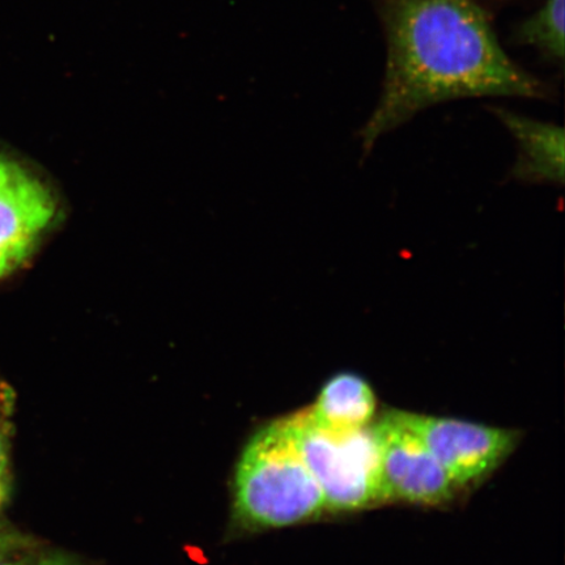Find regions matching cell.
<instances>
[{"label":"cell","mask_w":565,"mask_h":565,"mask_svg":"<svg viewBox=\"0 0 565 565\" xmlns=\"http://www.w3.org/2000/svg\"><path fill=\"white\" fill-rule=\"evenodd\" d=\"M479 4H482L487 11H490L493 9V7L497 6H504L507 3L512 2V0H477Z\"/></svg>","instance_id":"12"},{"label":"cell","mask_w":565,"mask_h":565,"mask_svg":"<svg viewBox=\"0 0 565 565\" xmlns=\"http://www.w3.org/2000/svg\"><path fill=\"white\" fill-rule=\"evenodd\" d=\"M10 162V159L9 158H6L3 157V154H0V171H2V169L9 164Z\"/></svg>","instance_id":"15"},{"label":"cell","mask_w":565,"mask_h":565,"mask_svg":"<svg viewBox=\"0 0 565 565\" xmlns=\"http://www.w3.org/2000/svg\"><path fill=\"white\" fill-rule=\"evenodd\" d=\"M31 565H71L66 561L61 559V557H46V559H42L38 563H32Z\"/></svg>","instance_id":"13"},{"label":"cell","mask_w":565,"mask_h":565,"mask_svg":"<svg viewBox=\"0 0 565 565\" xmlns=\"http://www.w3.org/2000/svg\"><path fill=\"white\" fill-rule=\"evenodd\" d=\"M565 0H546L539 10L515 26L514 44L532 47L543 58L563 66Z\"/></svg>","instance_id":"9"},{"label":"cell","mask_w":565,"mask_h":565,"mask_svg":"<svg viewBox=\"0 0 565 565\" xmlns=\"http://www.w3.org/2000/svg\"><path fill=\"white\" fill-rule=\"evenodd\" d=\"M492 115L512 134L519 158L512 168L514 180L525 183L564 185V130L505 108L493 106Z\"/></svg>","instance_id":"7"},{"label":"cell","mask_w":565,"mask_h":565,"mask_svg":"<svg viewBox=\"0 0 565 565\" xmlns=\"http://www.w3.org/2000/svg\"><path fill=\"white\" fill-rule=\"evenodd\" d=\"M7 493H9V490L0 489V507L4 503Z\"/></svg>","instance_id":"16"},{"label":"cell","mask_w":565,"mask_h":565,"mask_svg":"<svg viewBox=\"0 0 565 565\" xmlns=\"http://www.w3.org/2000/svg\"><path fill=\"white\" fill-rule=\"evenodd\" d=\"M31 564H32L31 562H26V561H11L10 557H9V559L0 561V565H31Z\"/></svg>","instance_id":"14"},{"label":"cell","mask_w":565,"mask_h":565,"mask_svg":"<svg viewBox=\"0 0 565 565\" xmlns=\"http://www.w3.org/2000/svg\"><path fill=\"white\" fill-rule=\"evenodd\" d=\"M55 215L52 190L10 160L0 171V278L30 259Z\"/></svg>","instance_id":"6"},{"label":"cell","mask_w":565,"mask_h":565,"mask_svg":"<svg viewBox=\"0 0 565 565\" xmlns=\"http://www.w3.org/2000/svg\"><path fill=\"white\" fill-rule=\"evenodd\" d=\"M404 413L457 489L483 482L511 456L519 443L512 429L444 416Z\"/></svg>","instance_id":"5"},{"label":"cell","mask_w":565,"mask_h":565,"mask_svg":"<svg viewBox=\"0 0 565 565\" xmlns=\"http://www.w3.org/2000/svg\"><path fill=\"white\" fill-rule=\"evenodd\" d=\"M387 501L436 507L449 503L458 491L401 409L373 423Z\"/></svg>","instance_id":"4"},{"label":"cell","mask_w":565,"mask_h":565,"mask_svg":"<svg viewBox=\"0 0 565 565\" xmlns=\"http://www.w3.org/2000/svg\"><path fill=\"white\" fill-rule=\"evenodd\" d=\"M310 418L334 430L370 427L377 412V398L369 381L352 372L331 376L307 408Z\"/></svg>","instance_id":"8"},{"label":"cell","mask_w":565,"mask_h":565,"mask_svg":"<svg viewBox=\"0 0 565 565\" xmlns=\"http://www.w3.org/2000/svg\"><path fill=\"white\" fill-rule=\"evenodd\" d=\"M11 413V388L0 381V487L2 489H9Z\"/></svg>","instance_id":"10"},{"label":"cell","mask_w":565,"mask_h":565,"mask_svg":"<svg viewBox=\"0 0 565 565\" xmlns=\"http://www.w3.org/2000/svg\"><path fill=\"white\" fill-rule=\"evenodd\" d=\"M386 62L383 88L360 129L363 157L385 134L430 106L476 97L553 102L550 83L501 46L477 0H376Z\"/></svg>","instance_id":"1"},{"label":"cell","mask_w":565,"mask_h":565,"mask_svg":"<svg viewBox=\"0 0 565 565\" xmlns=\"http://www.w3.org/2000/svg\"><path fill=\"white\" fill-rule=\"evenodd\" d=\"M287 422L327 512H359L387 503L373 423L355 430L329 429L310 418L307 408Z\"/></svg>","instance_id":"3"},{"label":"cell","mask_w":565,"mask_h":565,"mask_svg":"<svg viewBox=\"0 0 565 565\" xmlns=\"http://www.w3.org/2000/svg\"><path fill=\"white\" fill-rule=\"evenodd\" d=\"M235 505L245 524L264 529L303 524L327 512L287 418L259 429L246 445L236 471Z\"/></svg>","instance_id":"2"},{"label":"cell","mask_w":565,"mask_h":565,"mask_svg":"<svg viewBox=\"0 0 565 565\" xmlns=\"http://www.w3.org/2000/svg\"><path fill=\"white\" fill-rule=\"evenodd\" d=\"M23 546V539L19 534L0 524V561L9 559L12 553Z\"/></svg>","instance_id":"11"}]
</instances>
